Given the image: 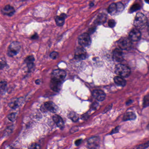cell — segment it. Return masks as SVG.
<instances>
[{
  "instance_id": "1",
  "label": "cell",
  "mask_w": 149,
  "mask_h": 149,
  "mask_svg": "<svg viewBox=\"0 0 149 149\" xmlns=\"http://www.w3.org/2000/svg\"><path fill=\"white\" fill-rule=\"evenodd\" d=\"M148 23L146 16L141 13H138L136 15L134 21V25L137 28L145 27Z\"/></svg>"
},
{
  "instance_id": "2",
  "label": "cell",
  "mask_w": 149,
  "mask_h": 149,
  "mask_svg": "<svg viewBox=\"0 0 149 149\" xmlns=\"http://www.w3.org/2000/svg\"><path fill=\"white\" fill-rule=\"evenodd\" d=\"M115 73L123 77H127L130 75L131 70L130 68L122 64H118L115 67Z\"/></svg>"
},
{
  "instance_id": "3",
  "label": "cell",
  "mask_w": 149,
  "mask_h": 149,
  "mask_svg": "<svg viewBox=\"0 0 149 149\" xmlns=\"http://www.w3.org/2000/svg\"><path fill=\"white\" fill-rule=\"evenodd\" d=\"M124 9V6L123 5L121 2H118L116 4L113 3L111 4L108 9V11L112 15H115L121 13Z\"/></svg>"
},
{
  "instance_id": "4",
  "label": "cell",
  "mask_w": 149,
  "mask_h": 149,
  "mask_svg": "<svg viewBox=\"0 0 149 149\" xmlns=\"http://www.w3.org/2000/svg\"><path fill=\"white\" fill-rule=\"evenodd\" d=\"M21 48V43L18 42H13L11 43L8 49L7 54L10 57H14L19 53Z\"/></svg>"
},
{
  "instance_id": "5",
  "label": "cell",
  "mask_w": 149,
  "mask_h": 149,
  "mask_svg": "<svg viewBox=\"0 0 149 149\" xmlns=\"http://www.w3.org/2000/svg\"><path fill=\"white\" fill-rule=\"evenodd\" d=\"M66 73L62 70H55L52 73L51 79L63 82L66 77Z\"/></svg>"
},
{
  "instance_id": "6",
  "label": "cell",
  "mask_w": 149,
  "mask_h": 149,
  "mask_svg": "<svg viewBox=\"0 0 149 149\" xmlns=\"http://www.w3.org/2000/svg\"><path fill=\"white\" fill-rule=\"evenodd\" d=\"M132 41L129 37H123L118 41V46L122 50H128L131 47Z\"/></svg>"
},
{
  "instance_id": "7",
  "label": "cell",
  "mask_w": 149,
  "mask_h": 149,
  "mask_svg": "<svg viewBox=\"0 0 149 149\" xmlns=\"http://www.w3.org/2000/svg\"><path fill=\"white\" fill-rule=\"evenodd\" d=\"M78 43L83 47L89 46L92 43L90 35L88 33H84L81 35L78 38Z\"/></svg>"
},
{
  "instance_id": "8",
  "label": "cell",
  "mask_w": 149,
  "mask_h": 149,
  "mask_svg": "<svg viewBox=\"0 0 149 149\" xmlns=\"http://www.w3.org/2000/svg\"><path fill=\"white\" fill-rule=\"evenodd\" d=\"M57 106L52 101L46 102L41 108L42 112H46L48 111L52 113H56L57 111Z\"/></svg>"
},
{
  "instance_id": "9",
  "label": "cell",
  "mask_w": 149,
  "mask_h": 149,
  "mask_svg": "<svg viewBox=\"0 0 149 149\" xmlns=\"http://www.w3.org/2000/svg\"><path fill=\"white\" fill-rule=\"evenodd\" d=\"M87 57L86 51L83 47H78L75 52L74 57L77 61H82Z\"/></svg>"
},
{
  "instance_id": "10",
  "label": "cell",
  "mask_w": 149,
  "mask_h": 149,
  "mask_svg": "<svg viewBox=\"0 0 149 149\" xmlns=\"http://www.w3.org/2000/svg\"><path fill=\"white\" fill-rule=\"evenodd\" d=\"M141 34L138 29H132L129 34V38L132 41H138L141 38Z\"/></svg>"
},
{
  "instance_id": "11",
  "label": "cell",
  "mask_w": 149,
  "mask_h": 149,
  "mask_svg": "<svg viewBox=\"0 0 149 149\" xmlns=\"http://www.w3.org/2000/svg\"><path fill=\"white\" fill-rule=\"evenodd\" d=\"M92 95L95 99L99 101H103L106 99V94L102 90H94L93 92Z\"/></svg>"
},
{
  "instance_id": "12",
  "label": "cell",
  "mask_w": 149,
  "mask_h": 149,
  "mask_svg": "<svg viewBox=\"0 0 149 149\" xmlns=\"http://www.w3.org/2000/svg\"><path fill=\"white\" fill-rule=\"evenodd\" d=\"M113 57L115 61L119 62H121L123 61V56L122 51L120 49H116L113 53Z\"/></svg>"
},
{
  "instance_id": "13",
  "label": "cell",
  "mask_w": 149,
  "mask_h": 149,
  "mask_svg": "<svg viewBox=\"0 0 149 149\" xmlns=\"http://www.w3.org/2000/svg\"><path fill=\"white\" fill-rule=\"evenodd\" d=\"M62 84V82L59 81L51 79L50 83V87L52 89V90H53L54 92H59L61 90Z\"/></svg>"
},
{
  "instance_id": "14",
  "label": "cell",
  "mask_w": 149,
  "mask_h": 149,
  "mask_svg": "<svg viewBox=\"0 0 149 149\" xmlns=\"http://www.w3.org/2000/svg\"><path fill=\"white\" fill-rule=\"evenodd\" d=\"M99 139L98 137L91 138L88 140V146L90 148H96L99 146Z\"/></svg>"
},
{
  "instance_id": "15",
  "label": "cell",
  "mask_w": 149,
  "mask_h": 149,
  "mask_svg": "<svg viewBox=\"0 0 149 149\" xmlns=\"http://www.w3.org/2000/svg\"><path fill=\"white\" fill-rule=\"evenodd\" d=\"M1 12L4 15L11 16L14 14L15 10L13 7L11 6L10 5H7L2 9Z\"/></svg>"
},
{
  "instance_id": "16",
  "label": "cell",
  "mask_w": 149,
  "mask_h": 149,
  "mask_svg": "<svg viewBox=\"0 0 149 149\" xmlns=\"http://www.w3.org/2000/svg\"><path fill=\"white\" fill-rule=\"evenodd\" d=\"M52 119L58 127L60 128H63L64 122L61 116H59L57 115H55L52 117Z\"/></svg>"
},
{
  "instance_id": "17",
  "label": "cell",
  "mask_w": 149,
  "mask_h": 149,
  "mask_svg": "<svg viewBox=\"0 0 149 149\" xmlns=\"http://www.w3.org/2000/svg\"><path fill=\"white\" fill-rule=\"evenodd\" d=\"M67 16L64 14H62L60 16H57L55 19L56 24L58 26H62L65 22V19Z\"/></svg>"
},
{
  "instance_id": "18",
  "label": "cell",
  "mask_w": 149,
  "mask_h": 149,
  "mask_svg": "<svg viewBox=\"0 0 149 149\" xmlns=\"http://www.w3.org/2000/svg\"><path fill=\"white\" fill-rule=\"evenodd\" d=\"M115 82L119 86L124 87L126 84V81L122 77L116 76L114 78Z\"/></svg>"
},
{
  "instance_id": "19",
  "label": "cell",
  "mask_w": 149,
  "mask_h": 149,
  "mask_svg": "<svg viewBox=\"0 0 149 149\" xmlns=\"http://www.w3.org/2000/svg\"><path fill=\"white\" fill-rule=\"evenodd\" d=\"M137 116L134 113L132 112H128L124 115L123 120L124 121H128V120H135Z\"/></svg>"
},
{
  "instance_id": "20",
  "label": "cell",
  "mask_w": 149,
  "mask_h": 149,
  "mask_svg": "<svg viewBox=\"0 0 149 149\" xmlns=\"http://www.w3.org/2000/svg\"><path fill=\"white\" fill-rule=\"evenodd\" d=\"M21 98L20 99V100L19 99H14V100H12L11 102L9 103V107L13 109H15L17 108L21 103Z\"/></svg>"
},
{
  "instance_id": "21",
  "label": "cell",
  "mask_w": 149,
  "mask_h": 149,
  "mask_svg": "<svg viewBox=\"0 0 149 149\" xmlns=\"http://www.w3.org/2000/svg\"><path fill=\"white\" fill-rule=\"evenodd\" d=\"M106 15L105 14H100L99 15L97 19V22L99 24L104 23L106 20Z\"/></svg>"
},
{
  "instance_id": "22",
  "label": "cell",
  "mask_w": 149,
  "mask_h": 149,
  "mask_svg": "<svg viewBox=\"0 0 149 149\" xmlns=\"http://www.w3.org/2000/svg\"><path fill=\"white\" fill-rule=\"evenodd\" d=\"M69 115L70 118L74 122H77L79 119V117H78V115L76 113L72 112Z\"/></svg>"
},
{
  "instance_id": "23",
  "label": "cell",
  "mask_w": 149,
  "mask_h": 149,
  "mask_svg": "<svg viewBox=\"0 0 149 149\" xmlns=\"http://www.w3.org/2000/svg\"><path fill=\"white\" fill-rule=\"evenodd\" d=\"M141 8V6L139 4H135L131 7L130 11L131 12H136Z\"/></svg>"
},
{
  "instance_id": "24",
  "label": "cell",
  "mask_w": 149,
  "mask_h": 149,
  "mask_svg": "<svg viewBox=\"0 0 149 149\" xmlns=\"http://www.w3.org/2000/svg\"><path fill=\"white\" fill-rule=\"evenodd\" d=\"M34 61H35V59H34L33 56H28L25 60V62L27 64L33 63V62H34Z\"/></svg>"
},
{
  "instance_id": "25",
  "label": "cell",
  "mask_w": 149,
  "mask_h": 149,
  "mask_svg": "<svg viewBox=\"0 0 149 149\" xmlns=\"http://www.w3.org/2000/svg\"><path fill=\"white\" fill-rule=\"evenodd\" d=\"M149 105V95L145 96L143 101V106L144 107H146Z\"/></svg>"
},
{
  "instance_id": "26",
  "label": "cell",
  "mask_w": 149,
  "mask_h": 149,
  "mask_svg": "<svg viewBox=\"0 0 149 149\" xmlns=\"http://www.w3.org/2000/svg\"><path fill=\"white\" fill-rule=\"evenodd\" d=\"M16 113H12L10 114L8 116V118L10 121H12V122H14L15 121L16 118Z\"/></svg>"
},
{
  "instance_id": "27",
  "label": "cell",
  "mask_w": 149,
  "mask_h": 149,
  "mask_svg": "<svg viewBox=\"0 0 149 149\" xmlns=\"http://www.w3.org/2000/svg\"><path fill=\"white\" fill-rule=\"evenodd\" d=\"M50 57L52 59H55L57 58L59 56V53L57 52H52L50 54Z\"/></svg>"
},
{
  "instance_id": "28",
  "label": "cell",
  "mask_w": 149,
  "mask_h": 149,
  "mask_svg": "<svg viewBox=\"0 0 149 149\" xmlns=\"http://www.w3.org/2000/svg\"><path fill=\"white\" fill-rule=\"evenodd\" d=\"M149 146V141L147 143H144L142 144L139 145L137 147L138 149H146Z\"/></svg>"
},
{
  "instance_id": "29",
  "label": "cell",
  "mask_w": 149,
  "mask_h": 149,
  "mask_svg": "<svg viewBox=\"0 0 149 149\" xmlns=\"http://www.w3.org/2000/svg\"><path fill=\"white\" fill-rule=\"evenodd\" d=\"M28 148L29 149H40V146L38 144L36 143H33L32 144L30 145L29 146Z\"/></svg>"
},
{
  "instance_id": "30",
  "label": "cell",
  "mask_w": 149,
  "mask_h": 149,
  "mask_svg": "<svg viewBox=\"0 0 149 149\" xmlns=\"http://www.w3.org/2000/svg\"><path fill=\"white\" fill-rule=\"evenodd\" d=\"M108 25L109 27L112 28L114 27L115 26V25H116V22L114 20H110L108 21Z\"/></svg>"
},
{
  "instance_id": "31",
  "label": "cell",
  "mask_w": 149,
  "mask_h": 149,
  "mask_svg": "<svg viewBox=\"0 0 149 149\" xmlns=\"http://www.w3.org/2000/svg\"><path fill=\"white\" fill-rule=\"evenodd\" d=\"M7 83L5 81H1V90H5V88L6 87Z\"/></svg>"
},
{
  "instance_id": "32",
  "label": "cell",
  "mask_w": 149,
  "mask_h": 149,
  "mask_svg": "<svg viewBox=\"0 0 149 149\" xmlns=\"http://www.w3.org/2000/svg\"><path fill=\"white\" fill-rule=\"evenodd\" d=\"M119 126H118V127H116L115 129H114V130L111 132V135L119 132Z\"/></svg>"
},
{
  "instance_id": "33",
  "label": "cell",
  "mask_w": 149,
  "mask_h": 149,
  "mask_svg": "<svg viewBox=\"0 0 149 149\" xmlns=\"http://www.w3.org/2000/svg\"><path fill=\"white\" fill-rule=\"evenodd\" d=\"M81 142L82 139H77V140H76V141H75V144L76 146H78L80 145V144L81 143Z\"/></svg>"
},
{
  "instance_id": "34",
  "label": "cell",
  "mask_w": 149,
  "mask_h": 149,
  "mask_svg": "<svg viewBox=\"0 0 149 149\" xmlns=\"http://www.w3.org/2000/svg\"><path fill=\"white\" fill-rule=\"evenodd\" d=\"M112 105H110V106H108V107H107L106 108V109H105V112H107V111H108V110H110V109H111V108H112Z\"/></svg>"
},
{
  "instance_id": "35",
  "label": "cell",
  "mask_w": 149,
  "mask_h": 149,
  "mask_svg": "<svg viewBox=\"0 0 149 149\" xmlns=\"http://www.w3.org/2000/svg\"><path fill=\"white\" fill-rule=\"evenodd\" d=\"M31 38L33 39H37L38 38V35L37 34H35L34 35H33L32 37Z\"/></svg>"
},
{
  "instance_id": "36",
  "label": "cell",
  "mask_w": 149,
  "mask_h": 149,
  "mask_svg": "<svg viewBox=\"0 0 149 149\" xmlns=\"http://www.w3.org/2000/svg\"><path fill=\"white\" fill-rule=\"evenodd\" d=\"M98 103H97V102H95L94 103H93L92 105V107L94 109H95L97 108V106L98 105Z\"/></svg>"
},
{
  "instance_id": "37",
  "label": "cell",
  "mask_w": 149,
  "mask_h": 149,
  "mask_svg": "<svg viewBox=\"0 0 149 149\" xmlns=\"http://www.w3.org/2000/svg\"><path fill=\"white\" fill-rule=\"evenodd\" d=\"M35 83H36V84H39L40 83V81L39 80H37L35 81Z\"/></svg>"
},
{
  "instance_id": "38",
  "label": "cell",
  "mask_w": 149,
  "mask_h": 149,
  "mask_svg": "<svg viewBox=\"0 0 149 149\" xmlns=\"http://www.w3.org/2000/svg\"><path fill=\"white\" fill-rule=\"evenodd\" d=\"M145 1L147 3V4H149V0H145Z\"/></svg>"
},
{
  "instance_id": "39",
  "label": "cell",
  "mask_w": 149,
  "mask_h": 149,
  "mask_svg": "<svg viewBox=\"0 0 149 149\" xmlns=\"http://www.w3.org/2000/svg\"><path fill=\"white\" fill-rule=\"evenodd\" d=\"M147 30H148V33H149V22L148 24V28H147Z\"/></svg>"
},
{
  "instance_id": "40",
  "label": "cell",
  "mask_w": 149,
  "mask_h": 149,
  "mask_svg": "<svg viewBox=\"0 0 149 149\" xmlns=\"http://www.w3.org/2000/svg\"><path fill=\"white\" fill-rule=\"evenodd\" d=\"M90 6L92 7L94 6V4L93 3H91L90 5Z\"/></svg>"
},
{
  "instance_id": "41",
  "label": "cell",
  "mask_w": 149,
  "mask_h": 149,
  "mask_svg": "<svg viewBox=\"0 0 149 149\" xmlns=\"http://www.w3.org/2000/svg\"><path fill=\"white\" fill-rule=\"evenodd\" d=\"M147 128L148 130H149V124L148 125V126H147Z\"/></svg>"
}]
</instances>
